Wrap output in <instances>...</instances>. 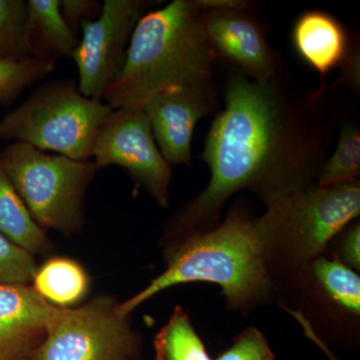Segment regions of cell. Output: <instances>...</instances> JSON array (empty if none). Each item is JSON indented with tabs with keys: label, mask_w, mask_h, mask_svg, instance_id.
<instances>
[{
	"label": "cell",
	"mask_w": 360,
	"mask_h": 360,
	"mask_svg": "<svg viewBox=\"0 0 360 360\" xmlns=\"http://www.w3.org/2000/svg\"><path fill=\"white\" fill-rule=\"evenodd\" d=\"M158 360H212L188 316L176 309L155 340Z\"/></svg>",
	"instance_id": "obj_17"
},
{
	"label": "cell",
	"mask_w": 360,
	"mask_h": 360,
	"mask_svg": "<svg viewBox=\"0 0 360 360\" xmlns=\"http://www.w3.org/2000/svg\"><path fill=\"white\" fill-rule=\"evenodd\" d=\"M27 6L22 0H0V58H30Z\"/></svg>",
	"instance_id": "obj_20"
},
{
	"label": "cell",
	"mask_w": 360,
	"mask_h": 360,
	"mask_svg": "<svg viewBox=\"0 0 360 360\" xmlns=\"http://www.w3.org/2000/svg\"><path fill=\"white\" fill-rule=\"evenodd\" d=\"M1 131H2V129H1V122H0V136H1Z\"/></svg>",
	"instance_id": "obj_29"
},
{
	"label": "cell",
	"mask_w": 360,
	"mask_h": 360,
	"mask_svg": "<svg viewBox=\"0 0 360 360\" xmlns=\"http://www.w3.org/2000/svg\"><path fill=\"white\" fill-rule=\"evenodd\" d=\"M34 290L46 302L60 307L75 304L86 295L89 279L84 267L66 257H54L37 267Z\"/></svg>",
	"instance_id": "obj_16"
},
{
	"label": "cell",
	"mask_w": 360,
	"mask_h": 360,
	"mask_svg": "<svg viewBox=\"0 0 360 360\" xmlns=\"http://www.w3.org/2000/svg\"><path fill=\"white\" fill-rule=\"evenodd\" d=\"M58 309L26 284L0 285V354L20 352L45 336Z\"/></svg>",
	"instance_id": "obj_12"
},
{
	"label": "cell",
	"mask_w": 360,
	"mask_h": 360,
	"mask_svg": "<svg viewBox=\"0 0 360 360\" xmlns=\"http://www.w3.org/2000/svg\"><path fill=\"white\" fill-rule=\"evenodd\" d=\"M134 347L127 317L101 296L79 309L59 307L34 360H127Z\"/></svg>",
	"instance_id": "obj_6"
},
{
	"label": "cell",
	"mask_w": 360,
	"mask_h": 360,
	"mask_svg": "<svg viewBox=\"0 0 360 360\" xmlns=\"http://www.w3.org/2000/svg\"><path fill=\"white\" fill-rule=\"evenodd\" d=\"M215 360H274V354L264 335L257 329L248 328Z\"/></svg>",
	"instance_id": "obj_23"
},
{
	"label": "cell",
	"mask_w": 360,
	"mask_h": 360,
	"mask_svg": "<svg viewBox=\"0 0 360 360\" xmlns=\"http://www.w3.org/2000/svg\"><path fill=\"white\" fill-rule=\"evenodd\" d=\"M360 174V132L352 125L340 131L335 153L324 163L319 176L321 187L340 186L355 181Z\"/></svg>",
	"instance_id": "obj_18"
},
{
	"label": "cell",
	"mask_w": 360,
	"mask_h": 360,
	"mask_svg": "<svg viewBox=\"0 0 360 360\" xmlns=\"http://www.w3.org/2000/svg\"><path fill=\"white\" fill-rule=\"evenodd\" d=\"M54 59L0 58V101H8L53 70Z\"/></svg>",
	"instance_id": "obj_21"
},
{
	"label": "cell",
	"mask_w": 360,
	"mask_h": 360,
	"mask_svg": "<svg viewBox=\"0 0 360 360\" xmlns=\"http://www.w3.org/2000/svg\"><path fill=\"white\" fill-rule=\"evenodd\" d=\"M201 20L217 58L238 66L246 77L255 82H274L276 53L267 44L259 23L246 9L201 11Z\"/></svg>",
	"instance_id": "obj_11"
},
{
	"label": "cell",
	"mask_w": 360,
	"mask_h": 360,
	"mask_svg": "<svg viewBox=\"0 0 360 360\" xmlns=\"http://www.w3.org/2000/svg\"><path fill=\"white\" fill-rule=\"evenodd\" d=\"M0 165L42 229L71 233L82 227L85 191L99 169L94 161L45 155L18 141L2 153Z\"/></svg>",
	"instance_id": "obj_5"
},
{
	"label": "cell",
	"mask_w": 360,
	"mask_h": 360,
	"mask_svg": "<svg viewBox=\"0 0 360 360\" xmlns=\"http://www.w3.org/2000/svg\"><path fill=\"white\" fill-rule=\"evenodd\" d=\"M214 103L212 84H207L165 90L143 106L156 144L169 165H191L194 129Z\"/></svg>",
	"instance_id": "obj_10"
},
{
	"label": "cell",
	"mask_w": 360,
	"mask_h": 360,
	"mask_svg": "<svg viewBox=\"0 0 360 360\" xmlns=\"http://www.w3.org/2000/svg\"><path fill=\"white\" fill-rule=\"evenodd\" d=\"M288 312L291 315H292L293 317L296 319V321H298V323L300 324V326H302L303 330H304L305 335L307 336V338H309V340H311L314 341L315 345H317L322 352H324L326 355H328V357L329 360H338V357L335 356V354H333V352H331L330 348L326 345V343L324 342L323 340H321V338H319V335H317V333H315V330L314 328H312L311 323L309 321H307V317L303 315L302 311H295V310H290L288 309Z\"/></svg>",
	"instance_id": "obj_27"
},
{
	"label": "cell",
	"mask_w": 360,
	"mask_h": 360,
	"mask_svg": "<svg viewBox=\"0 0 360 360\" xmlns=\"http://www.w3.org/2000/svg\"><path fill=\"white\" fill-rule=\"evenodd\" d=\"M37 269L32 253L0 233V285L30 283Z\"/></svg>",
	"instance_id": "obj_22"
},
{
	"label": "cell",
	"mask_w": 360,
	"mask_h": 360,
	"mask_svg": "<svg viewBox=\"0 0 360 360\" xmlns=\"http://www.w3.org/2000/svg\"><path fill=\"white\" fill-rule=\"evenodd\" d=\"M200 11H225V9H246L248 2L243 0H193Z\"/></svg>",
	"instance_id": "obj_28"
},
{
	"label": "cell",
	"mask_w": 360,
	"mask_h": 360,
	"mask_svg": "<svg viewBox=\"0 0 360 360\" xmlns=\"http://www.w3.org/2000/svg\"><path fill=\"white\" fill-rule=\"evenodd\" d=\"M314 272L322 288L345 309L359 314L360 278L354 270L338 260H315Z\"/></svg>",
	"instance_id": "obj_19"
},
{
	"label": "cell",
	"mask_w": 360,
	"mask_h": 360,
	"mask_svg": "<svg viewBox=\"0 0 360 360\" xmlns=\"http://www.w3.org/2000/svg\"><path fill=\"white\" fill-rule=\"evenodd\" d=\"M60 11L71 30L77 34L80 23L89 20L96 13H101V6L94 0H63Z\"/></svg>",
	"instance_id": "obj_24"
},
{
	"label": "cell",
	"mask_w": 360,
	"mask_h": 360,
	"mask_svg": "<svg viewBox=\"0 0 360 360\" xmlns=\"http://www.w3.org/2000/svg\"><path fill=\"white\" fill-rule=\"evenodd\" d=\"M112 110L98 99L85 97L72 82H49L6 116L1 136L86 161L92 156L101 125Z\"/></svg>",
	"instance_id": "obj_4"
},
{
	"label": "cell",
	"mask_w": 360,
	"mask_h": 360,
	"mask_svg": "<svg viewBox=\"0 0 360 360\" xmlns=\"http://www.w3.org/2000/svg\"><path fill=\"white\" fill-rule=\"evenodd\" d=\"M274 234L264 217L251 220L231 212L224 224L207 233L182 241L168 255L167 269L134 297L118 304L123 316L160 291L179 284H217L232 305H243L269 288L264 252Z\"/></svg>",
	"instance_id": "obj_3"
},
{
	"label": "cell",
	"mask_w": 360,
	"mask_h": 360,
	"mask_svg": "<svg viewBox=\"0 0 360 360\" xmlns=\"http://www.w3.org/2000/svg\"><path fill=\"white\" fill-rule=\"evenodd\" d=\"M340 68H342L341 82L354 89H359V52L356 49H350Z\"/></svg>",
	"instance_id": "obj_26"
},
{
	"label": "cell",
	"mask_w": 360,
	"mask_h": 360,
	"mask_svg": "<svg viewBox=\"0 0 360 360\" xmlns=\"http://www.w3.org/2000/svg\"><path fill=\"white\" fill-rule=\"evenodd\" d=\"M323 153L316 123L284 96L276 82L231 77L224 110L213 120L203 149L212 179L180 222L212 219L240 189H257L269 205L302 191Z\"/></svg>",
	"instance_id": "obj_1"
},
{
	"label": "cell",
	"mask_w": 360,
	"mask_h": 360,
	"mask_svg": "<svg viewBox=\"0 0 360 360\" xmlns=\"http://www.w3.org/2000/svg\"><path fill=\"white\" fill-rule=\"evenodd\" d=\"M146 2L105 0L97 20L80 23L82 39L71 54L79 75L78 90L85 97L98 99L122 70L132 32Z\"/></svg>",
	"instance_id": "obj_9"
},
{
	"label": "cell",
	"mask_w": 360,
	"mask_h": 360,
	"mask_svg": "<svg viewBox=\"0 0 360 360\" xmlns=\"http://www.w3.org/2000/svg\"><path fill=\"white\" fill-rule=\"evenodd\" d=\"M27 40L33 56H71L78 44L60 11V0H28Z\"/></svg>",
	"instance_id": "obj_14"
},
{
	"label": "cell",
	"mask_w": 360,
	"mask_h": 360,
	"mask_svg": "<svg viewBox=\"0 0 360 360\" xmlns=\"http://www.w3.org/2000/svg\"><path fill=\"white\" fill-rule=\"evenodd\" d=\"M217 58L200 9L191 0H174L141 16L122 70L103 98L112 110H142L165 90L212 84Z\"/></svg>",
	"instance_id": "obj_2"
},
{
	"label": "cell",
	"mask_w": 360,
	"mask_h": 360,
	"mask_svg": "<svg viewBox=\"0 0 360 360\" xmlns=\"http://www.w3.org/2000/svg\"><path fill=\"white\" fill-rule=\"evenodd\" d=\"M92 156L98 168H125L160 205H167L172 167L156 146L143 110H113L97 134Z\"/></svg>",
	"instance_id": "obj_8"
},
{
	"label": "cell",
	"mask_w": 360,
	"mask_h": 360,
	"mask_svg": "<svg viewBox=\"0 0 360 360\" xmlns=\"http://www.w3.org/2000/svg\"><path fill=\"white\" fill-rule=\"evenodd\" d=\"M343 257L347 264L359 269L360 266V227L357 224L348 232L342 248Z\"/></svg>",
	"instance_id": "obj_25"
},
{
	"label": "cell",
	"mask_w": 360,
	"mask_h": 360,
	"mask_svg": "<svg viewBox=\"0 0 360 360\" xmlns=\"http://www.w3.org/2000/svg\"><path fill=\"white\" fill-rule=\"evenodd\" d=\"M292 42L300 58L322 77L340 68L350 49L343 25L319 11L300 14L293 25Z\"/></svg>",
	"instance_id": "obj_13"
},
{
	"label": "cell",
	"mask_w": 360,
	"mask_h": 360,
	"mask_svg": "<svg viewBox=\"0 0 360 360\" xmlns=\"http://www.w3.org/2000/svg\"><path fill=\"white\" fill-rule=\"evenodd\" d=\"M0 233L32 253L49 250L44 229L33 219L11 180L0 165Z\"/></svg>",
	"instance_id": "obj_15"
},
{
	"label": "cell",
	"mask_w": 360,
	"mask_h": 360,
	"mask_svg": "<svg viewBox=\"0 0 360 360\" xmlns=\"http://www.w3.org/2000/svg\"><path fill=\"white\" fill-rule=\"evenodd\" d=\"M360 212L359 182L305 188L269 205L264 219L274 238L285 234L300 257H314Z\"/></svg>",
	"instance_id": "obj_7"
}]
</instances>
